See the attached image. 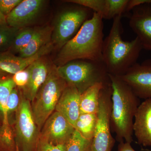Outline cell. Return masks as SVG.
Here are the masks:
<instances>
[{"instance_id":"obj_18","label":"cell","mask_w":151,"mask_h":151,"mask_svg":"<svg viewBox=\"0 0 151 151\" xmlns=\"http://www.w3.org/2000/svg\"><path fill=\"white\" fill-rule=\"evenodd\" d=\"M105 85H106L102 83L95 84L81 94L80 114L97 113L99 107L100 92Z\"/></svg>"},{"instance_id":"obj_33","label":"cell","mask_w":151,"mask_h":151,"mask_svg":"<svg viewBox=\"0 0 151 151\" xmlns=\"http://www.w3.org/2000/svg\"><path fill=\"white\" fill-rule=\"evenodd\" d=\"M8 74V73H6V72L0 68V78L5 77V76L7 75Z\"/></svg>"},{"instance_id":"obj_3","label":"cell","mask_w":151,"mask_h":151,"mask_svg":"<svg viewBox=\"0 0 151 151\" xmlns=\"http://www.w3.org/2000/svg\"><path fill=\"white\" fill-rule=\"evenodd\" d=\"M109 74L112 89L111 126L119 142L132 143L133 124L139 101L131 87L119 76Z\"/></svg>"},{"instance_id":"obj_19","label":"cell","mask_w":151,"mask_h":151,"mask_svg":"<svg viewBox=\"0 0 151 151\" xmlns=\"http://www.w3.org/2000/svg\"><path fill=\"white\" fill-rule=\"evenodd\" d=\"M16 87L12 77L5 76L0 78V111L3 114L4 127H10L6 110L7 101L10 94Z\"/></svg>"},{"instance_id":"obj_5","label":"cell","mask_w":151,"mask_h":151,"mask_svg":"<svg viewBox=\"0 0 151 151\" xmlns=\"http://www.w3.org/2000/svg\"><path fill=\"white\" fill-rule=\"evenodd\" d=\"M66 86L65 81L58 75L56 65L51 64L46 81L31 103L33 114L40 132L47 119L55 111L58 102Z\"/></svg>"},{"instance_id":"obj_23","label":"cell","mask_w":151,"mask_h":151,"mask_svg":"<svg viewBox=\"0 0 151 151\" xmlns=\"http://www.w3.org/2000/svg\"><path fill=\"white\" fill-rule=\"evenodd\" d=\"M92 141L83 137L75 129L66 144V151H91Z\"/></svg>"},{"instance_id":"obj_34","label":"cell","mask_w":151,"mask_h":151,"mask_svg":"<svg viewBox=\"0 0 151 151\" xmlns=\"http://www.w3.org/2000/svg\"><path fill=\"white\" fill-rule=\"evenodd\" d=\"M15 151H21L19 149L18 146L17 145H16L15 147Z\"/></svg>"},{"instance_id":"obj_22","label":"cell","mask_w":151,"mask_h":151,"mask_svg":"<svg viewBox=\"0 0 151 151\" xmlns=\"http://www.w3.org/2000/svg\"><path fill=\"white\" fill-rule=\"evenodd\" d=\"M129 0H106L105 13L102 18L111 19L126 12Z\"/></svg>"},{"instance_id":"obj_7","label":"cell","mask_w":151,"mask_h":151,"mask_svg":"<svg viewBox=\"0 0 151 151\" xmlns=\"http://www.w3.org/2000/svg\"><path fill=\"white\" fill-rule=\"evenodd\" d=\"M112 89L111 84L105 85L100 93L97 122L91 151H111L115 139L111 134Z\"/></svg>"},{"instance_id":"obj_29","label":"cell","mask_w":151,"mask_h":151,"mask_svg":"<svg viewBox=\"0 0 151 151\" xmlns=\"http://www.w3.org/2000/svg\"><path fill=\"white\" fill-rule=\"evenodd\" d=\"M22 0H0V12L7 16Z\"/></svg>"},{"instance_id":"obj_14","label":"cell","mask_w":151,"mask_h":151,"mask_svg":"<svg viewBox=\"0 0 151 151\" xmlns=\"http://www.w3.org/2000/svg\"><path fill=\"white\" fill-rule=\"evenodd\" d=\"M51 65L44 56L28 67L29 73L28 82L24 88L19 89L31 103L34 101L39 89L46 81Z\"/></svg>"},{"instance_id":"obj_20","label":"cell","mask_w":151,"mask_h":151,"mask_svg":"<svg viewBox=\"0 0 151 151\" xmlns=\"http://www.w3.org/2000/svg\"><path fill=\"white\" fill-rule=\"evenodd\" d=\"M97 119V113L80 114L76 123L74 128L83 137L92 141Z\"/></svg>"},{"instance_id":"obj_26","label":"cell","mask_w":151,"mask_h":151,"mask_svg":"<svg viewBox=\"0 0 151 151\" xmlns=\"http://www.w3.org/2000/svg\"><path fill=\"white\" fill-rule=\"evenodd\" d=\"M21 101V91L16 87L12 90L8 98L6 103V110L8 114L16 111Z\"/></svg>"},{"instance_id":"obj_30","label":"cell","mask_w":151,"mask_h":151,"mask_svg":"<svg viewBox=\"0 0 151 151\" xmlns=\"http://www.w3.org/2000/svg\"><path fill=\"white\" fill-rule=\"evenodd\" d=\"M146 4H151V0H129L126 12L132 10L138 6Z\"/></svg>"},{"instance_id":"obj_12","label":"cell","mask_w":151,"mask_h":151,"mask_svg":"<svg viewBox=\"0 0 151 151\" xmlns=\"http://www.w3.org/2000/svg\"><path fill=\"white\" fill-rule=\"evenodd\" d=\"M132 11L130 27L140 41L143 48L151 51V4L141 5Z\"/></svg>"},{"instance_id":"obj_25","label":"cell","mask_w":151,"mask_h":151,"mask_svg":"<svg viewBox=\"0 0 151 151\" xmlns=\"http://www.w3.org/2000/svg\"><path fill=\"white\" fill-rule=\"evenodd\" d=\"M65 2L73 3L90 9L103 17L105 9L106 0H67Z\"/></svg>"},{"instance_id":"obj_2","label":"cell","mask_w":151,"mask_h":151,"mask_svg":"<svg viewBox=\"0 0 151 151\" xmlns=\"http://www.w3.org/2000/svg\"><path fill=\"white\" fill-rule=\"evenodd\" d=\"M122 16L113 19L110 32L103 42L102 50L103 62L107 72L116 76L124 75L137 63L143 49L137 37L130 41L123 40Z\"/></svg>"},{"instance_id":"obj_8","label":"cell","mask_w":151,"mask_h":151,"mask_svg":"<svg viewBox=\"0 0 151 151\" xmlns=\"http://www.w3.org/2000/svg\"><path fill=\"white\" fill-rule=\"evenodd\" d=\"M16 113V145L21 151H36L40 132L33 114L31 103L21 91L20 103Z\"/></svg>"},{"instance_id":"obj_17","label":"cell","mask_w":151,"mask_h":151,"mask_svg":"<svg viewBox=\"0 0 151 151\" xmlns=\"http://www.w3.org/2000/svg\"><path fill=\"white\" fill-rule=\"evenodd\" d=\"M53 27L49 25L35 28L32 38L26 48L18 53L19 56L28 58L33 56L42 47L51 42Z\"/></svg>"},{"instance_id":"obj_10","label":"cell","mask_w":151,"mask_h":151,"mask_svg":"<svg viewBox=\"0 0 151 151\" xmlns=\"http://www.w3.org/2000/svg\"><path fill=\"white\" fill-rule=\"evenodd\" d=\"M119 76L129 85L139 98L151 99V61L136 63Z\"/></svg>"},{"instance_id":"obj_15","label":"cell","mask_w":151,"mask_h":151,"mask_svg":"<svg viewBox=\"0 0 151 151\" xmlns=\"http://www.w3.org/2000/svg\"><path fill=\"white\" fill-rule=\"evenodd\" d=\"M134 119L133 132L138 144L151 146V99L139 104Z\"/></svg>"},{"instance_id":"obj_31","label":"cell","mask_w":151,"mask_h":151,"mask_svg":"<svg viewBox=\"0 0 151 151\" xmlns=\"http://www.w3.org/2000/svg\"><path fill=\"white\" fill-rule=\"evenodd\" d=\"M118 151H136L132 147L131 144L122 142H119Z\"/></svg>"},{"instance_id":"obj_1","label":"cell","mask_w":151,"mask_h":151,"mask_svg":"<svg viewBox=\"0 0 151 151\" xmlns=\"http://www.w3.org/2000/svg\"><path fill=\"white\" fill-rule=\"evenodd\" d=\"M103 20L100 14L94 12L76 35L60 50L55 60V65L61 66L78 59L103 61Z\"/></svg>"},{"instance_id":"obj_9","label":"cell","mask_w":151,"mask_h":151,"mask_svg":"<svg viewBox=\"0 0 151 151\" xmlns=\"http://www.w3.org/2000/svg\"><path fill=\"white\" fill-rule=\"evenodd\" d=\"M75 129L62 114L55 111L47 119L40 134L39 139L52 145H64Z\"/></svg>"},{"instance_id":"obj_27","label":"cell","mask_w":151,"mask_h":151,"mask_svg":"<svg viewBox=\"0 0 151 151\" xmlns=\"http://www.w3.org/2000/svg\"><path fill=\"white\" fill-rule=\"evenodd\" d=\"M28 67L24 70L18 71L12 76L14 83L19 89L24 88L28 82L29 73Z\"/></svg>"},{"instance_id":"obj_6","label":"cell","mask_w":151,"mask_h":151,"mask_svg":"<svg viewBox=\"0 0 151 151\" xmlns=\"http://www.w3.org/2000/svg\"><path fill=\"white\" fill-rule=\"evenodd\" d=\"M72 4L57 16L52 30L51 41L60 50L78 32L84 23L91 18L94 12L82 6Z\"/></svg>"},{"instance_id":"obj_13","label":"cell","mask_w":151,"mask_h":151,"mask_svg":"<svg viewBox=\"0 0 151 151\" xmlns=\"http://www.w3.org/2000/svg\"><path fill=\"white\" fill-rule=\"evenodd\" d=\"M54 48L51 42L34 55L28 58L17 56L9 51L0 52V68L8 74L13 75L27 68L36 60L50 53Z\"/></svg>"},{"instance_id":"obj_24","label":"cell","mask_w":151,"mask_h":151,"mask_svg":"<svg viewBox=\"0 0 151 151\" xmlns=\"http://www.w3.org/2000/svg\"><path fill=\"white\" fill-rule=\"evenodd\" d=\"M19 29L8 24L0 26V52L9 50Z\"/></svg>"},{"instance_id":"obj_28","label":"cell","mask_w":151,"mask_h":151,"mask_svg":"<svg viewBox=\"0 0 151 151\" xmlns=\"http://www.w3.org/2000/svg\"><path fill=\"white\" fill-rule=\"evenodd\" d=\"M36 151H66V144L55 145L39 139Z\"/></svg>"},{"instance_id":"obj_11","label":"cell","mask_w":151,"mask_h":151,"mask_svg":"<svg viewBox=\"0 0 151 151\" xmlns=\"http://www.w3.org/2000/svg\"><path fill=\"white\" fill-rule=\"evenodd\" d=\"M45 2L44 0H22L6 16L7 24L17 29L28 27L40 14Z\"/></svg>"},{"instance_id":"obj_32","label":"cell","mask_w":151,"mask_h":151,"mask_svg":"<svg viewBox=\"0 0 151 151\" xmlns=\"http://www.w3.org/2000/svg\"><path fill=\"white\" fill-rule=\"evenodd\" d=\"M7 24L6 20V17L0 12V26Z\"/></svg>"},{"instance_id":"obj_4","label":"cell","mask_w":151,"mask_h":151,"mask_svg":"<svg viewBox=\"0 0 151 151\" xmlns=\"http://www.w3.org/2000/svg\"><path fill=\"white\" fill-rule=\"evenodd\" d=\"M57 71L67 85L75 87L81 94L95 84H111L103 61L75 60L57 66Z\"/></svg>"},{"instance_id":"obj_16","label":"cell","mask_w":151,"mask_h":151,"mask_svg":"<svg viewBox=\"0 0 151 151\" xmlns=\"http://www.w3.org/2000/svg\"><path fill=\"white\" fill-rule=\"evenodd\" d=\"M81 94L75 87L67 85L55 108V111L62 114L74 128L80 115Z\"/></svg>"},{"instance_id":"obj_21","label":"cell","mask_w":151,"mask_h":151,"mask_svg":"<svg viewBox=\"0 0 151 151\" xmlns=\"http://www.w3.org/2000/svg\"><path fill=\"white\" fill-rule=\"evenodd\" d=\"M34 31L35 28L29 27L19 29L9 51L15 55L23 50L29 44Z\"/></svg>"}]
</instances>
